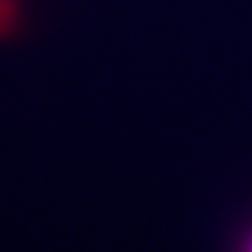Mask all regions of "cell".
Wrapping results in <instances>:
<instances>
[{
  "mask_svg": "<svg viewBox=\"0 0 252 252\" xmlns=\"http://www.w3.org/2000/svg\"><path fill=\"white\" fill-rule=\"evenodd\" d=\"M25 20L23 0H0V41L12 38Z\"/></svg>",
  "mask_w": 252,
  "mask_h": 252,
  "instance_id": "6da1fadb",
  "label": "cell"
},
{
  "mask_svg": "<svg viewBox=\"0 0 252 252\" xmlns=\"http://www.w3.org/2000/svg\"><path fill=\"white\" fill-rule=\"evenodd\" d=\"M248 252H252V245H251V248H249V251Z\"/></svg>",
  "mask_w": 252,
  "mask_h": 252,
  "instance_id": "7a4b0ae2",
  "label": "cell"
}]
</instances>
